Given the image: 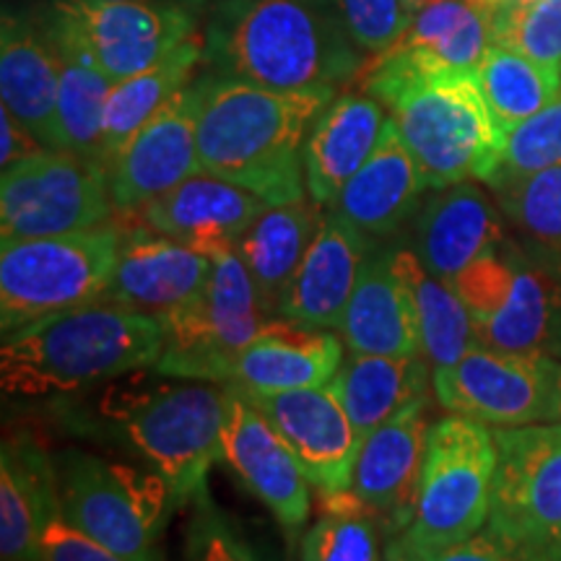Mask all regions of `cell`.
<instances>
[{"instance_id":"1","label":"cell","mask_w":561,"mask_h":561,"mask_svg":"<svg viewBox=\"0 0 561 561\" xmlns=\"http://www.w3.org/2000/svg\"><path fill=\"white\" fill-rule=\"evenodd\" d=\"M198 94V161L268 206L307 198L305 144L335 89L278 91L208 73Z\"/></svg>"},{"instance_id":"2","label":"cell","mask_w":561,"mask_h":561,"mask_svg":"<svg viewBox=\"0 0 561 561\" xmlns=\"http://www.w3.org/2000/svg\"><path fill=\"white\" fill-rule=\"evenodd\" d=\"M203 60L278 91L335 89L364 70L335 0H214Z\"/></svg>"},{"instance_id":"3","label":"cell","mask_w":561,"mask_h":561,"mask_svg":"<svg viewBox=\"0 0 561 561\" xmlns=\"http://www.w3.org/2000/svg\"><path fill=\"white\" fill-rule=\"evenodd\" d=\"M364 89L390 110L430 191L486 182L500 167L504 133L476 73L437 68L416 53L392 47L369 68Z\"/></svg>"},{"instance_id":"4","label":"cell","mask_w":561,"mask_h":561,"mask_svg":"<svg viewBox=\"0 0 561 561\" xmlns=\"http://www.w3.org/2000/svg\"><path fill=\"white\" fill-rule=\"evenodd\" d=\"M164 322L107 299L45 314L3 333L0 385L5 396L45 398L153 369Z\"/></svg>"},{"instance_id":"5","label":"cell","mask_w":561,"mask_h":561,"mask_svg":"<svg viewBox=\"0 0 561 561\" xmlns=\"http://www.w3.org/2000/svg\"><path fill=\"white\" fill-rule=\"evenodd\" d=\"M117 401V421L130 445L164 479L172 502L201 494L210 466L224 458L227 385L157 375V382L128 388Z\"/></svg>"},{"instance_id":"6","label":"cell","mask_w":561,"mask_h":561,"mask_svg":"<svg viewBox=\"0 0 561 561\" xmlns=\"http://www.w3.org/2000/svg\"><path fill=\"white\" fill-rule=\"evenodd\" d=\"M123 229L102 224L73 234L0 242V331L102 299Z\"/></svg>"},{"instance_id":"7","label":"cell","mask_w":561,"mask_h":561,"mask_svg":"<svg viewBox=\"0 0 561 561\" xmlns=\"http://www.w3.org/2000/svg\"><path fill=\"white\" fill-rule=\"evenodd\" d=\"M479 346L561 362V273L515 240L483 255L455 280Z\"/></svg>"},{"instance_id":"8","label":"cell","mask_w":561,"mask_h":561,"mask_svg":"<svg viewBox=\"0 0 561 561\" xmlns=\"http://www.w3.org/2000/svg\"><path fill=\"white\" fill-rule=\"evenodd\" d=\"M496 460L494 432L479 421L450 413L430 424L416 507L405 536L419 549H439L486 528Z\"/></svg>"},{"instance_id":"9","label":"cell","mask_w":561,"mask_h":561,"mask_svg":"<svg viewBox=\"0 0 561 561\" xmlns=\"http://www.w3.org/2000/svg\"><path fill=\"white\" fill-rule=\"evenodd\" d=\"M62 517L125 561H161L159 538L174 507L161 476H144L83 450L55 458Z\"/></svg>"},{"instance_id":"10","label":"cell","mask_w":561,"mask_h":561,"mask_svg":"<svg viewBox=\"0 0 561 561\" xmlns=\"http://www.w3.org/2000/svg\"><path fill=\"white\" fill-rule=\"evenodd\" d=\"M210 261L206 289L164 320V351L151 369L157 375L224 385L231 359L276 318L234 248L210 252Z\"/></svg>"},{"instance_id":"11","label":"cell","mask_w":561,"mask_h":561,"mask_svg":"<svg viewBox=\"0 0 561 561\" xmlns=\"http://www.w3.org/2000/svg\"><path fill=\"white\" fill-rule=\"evenodd\" d=\"M486 528L523 561H561V421L494 430Z\"/></svg>"},{"instance_id":"12","label":"cell","mask_w":561,"mask_h":561,"mask_svg":"<svg viewBox=\"0 0 561 561\" xmlns=\"http://www.w3.org/2000/svg\"><path fill=\"white\" fill-rule=\"evenodd\" d=\"M115 214L107 167L73 151H42L0 174V242L96 229Z\"/></svg>"},{"instance_id":"13","label":"cell","mask_w":561,"mask_h":561,"mask_svg":"<svg viewBox=\"0 0 561 561\" xmlns=\"http://www.w3.org/2000/svg\"><path fill=\"white\" fill-rule=\"evenodd\" d=\"M432 390L447 413L489 430L561 421V362L476 346L432 371Z\"/></svg>"},{"instance_id":"14","label":"cell","mask_w":561,"mask_h":561,"mask_svg":"<svg viewBox=\"0 0 561 561\" xmlns=\"http://www.w3.org/2000/svg\"><path fill=\"white\" fill-rule=\"evenodd\" d=\"M47 30L73 39L112 83L149 70L193 39L198 21L182 9L117 0H53Z\"/></svg>"},{"instance_id":"15","label":"cell","mask_w":561,"mask_h":561,"mask_svg":"<svg viewBox=\"0 0 561 561\" xmlns=\"http://www.w3.org/2000/svg\"><path fill=\"white\" fill-rule=\"evenodd\" d=\"M242 396L289 445L312 489H318L322 496H335L351 489L362 437L333 382L273 396Z\"/></svg>"},{"instance_id":"16","label":"cell","mask_w":561,"mask_h":561,"mask_svg":"<svg viewBox=\"0 0 561 561\" xmlns=\"http://www.w3.org/2000/svg\"><path fill=\"white\" fill-rule=\"evenodd\" d=\"M198 94L185 87L107 164L115 210H140L201 172Z\"/></svg>"},{"instance_id":"17","label":"cell","mask_w":561,"mask_h":561,"mask_svg":"<svg viewBox=\"0 0 561 561\" xmlns=\"http://www.w3.org/2000/svg\"><path fill=\"white\" fill-rule=\"evenodd\" d=\"M229 388V385H227ZM224 462L261 500L280 528L301 530L310 517L312 483L278 432L240 390L229 388Z\"/></svg>"},{"instance_id":"18","label":"cell","mask_w":561,"mask_h":561,"mask_svg":"<svg viewBox=\"0 0 561 561\" xmlns=\"http://www.w3.org/2000/svg\"><path fill=\"white\" fill-rule=\"evenodd\" d=\"M214 261L206 252L149 227L123 231L115 271L102 299L164 322L206 289Z\"/></svg>"},{"instance_id":"19","label":"cell","mask_w":561,"mask_h":561,"mask_svg":"<svg viewBox=\"0 0 561 561\" xmlns=\"http://www.w3.org/2000/svg\"><path fill=\"white\" fill-rule=\"evenodd\" d=\"M426 434V396H421L362 442L348 491L388 533H403L411 525Z\"/></svg>"},{"instance_id":"20","label":"cell","mask_w":561,"mask_h":561,"mask_svg":"<svg viewBox=\"0 0 561 561\" xmlns=\"http://www.w3.org/2000/svg\"><path fill=\"white\" fill-rule=\"evenodd\" d=\"M507 240L500 206L476 180L432 191L413 227V252L439 278L455 284L462 273Z\"/></svg>"},{"instance_id":"21","label":"cell","mask_w":561,"mask_h":561,"mask_svg":"<svg viewBox=\"0 0 561 561\" xmlns=\"http://www.w3.org/2000/svg\"><path fill=\"white\" fill-rule=\"evenodd\" d=\"M341 335L273 318L234 356L224 385L242 392L273 396L328 385L343 364Z\"/></svg>"},{"instance_id":"22","label":"cell","mask_w":561,"mask_h":561,"mask_svg":"<svg viewBox=\"0 0 561 561\" xmlns=\"http://www.w3.org/2000/svg\"><path fill=\"white\" fill-rule=\"evenodd\" d=\"M380 242L369 240L339 214L328 210L314 240L278 307V318L297 325L339 331L369 252Z\"/></svg>"},{"instance_id":"23","label":"cell","mask_w":561,"mask_h":561,"mask_svg":"<svg viewBox=\"0 0 561 561\" xmlns=\"http://www.w3.org/2000/svg\"><path fill=\"white\" fill-rule=\"evenodd\" d=\"M265 208L268 203L255 193L198 172L146 203L140 219L159 234L210 255L221 248H234Z\"/></svg>"},{"instance_id":"24","label":"cell","mask_w":561,"mask_h":561,"mask_svg":"<svg viewBox=\"0 0 561 561\" xmlns=\"http://www.w3.org/2000/svg\"><path fill=\"white\" fill-rule=\"evenodd\" d=\"M0 100L50 151L60 144V58L42 21L3 11L0 26Z\"/></svg>"},{"instance_id":"25","label":"cell","mask_w":561,"mask_h":561,"mask_svg":"<svg viewBox=\"0 0 561 561\" xmlns=\"http://www.w3.org/2000/svg\"><path fill=\"white\" fill-rule=\"evenodd\" d=\"M426 191L430 187L421 178L416 159L403 144L392 117H388L375 153L343 185L339 198L331 203V210L369 240L382 242L396 234L413 214H419Z\"/></svg>"},{"instance_id":"26","label":"cell","mask_w":561,"mask_h":561,"mask_svg":"<svg viewBox=\"0 0 561 561\" xmlns=\"http://www.w3.org/2000/svg\"><path fill=\"white\" fill-rule=\"evenodd\" d=\"M388 117L369 94L333 96L305 144V182L312 203L331 206L339 198L343 185L375 153Z\"/></svg>"},{"instance_id":"27","label":"cell","mask_w":561,"mask_h":561,"mask_svg":"<svg viewBox=\"0 0 561 561\" xmlns=\"http://www.w3.org/2000/svg\"><path fill=\"white\" fill-rule=\"evenodd\" d=\"M339 333L354 354L421 356L416 310L392 265V248L369 252Z\"/></svg>"},{"instance_id":"28","label":"cell","mask_w":561,"mask_h":561,"mask_svg":"<svg viewBox=\"0 0 561 561\" xmlns=\"http://www.w3.org/2000/svg\"><path fill=\"white\" fill-rule=\"evenodd\" d=\"M60 510L55 460L32 439L3 442L0 453V559L42 561V533Z\"/></svg>"},{"instance_id":"29","label":"cell","mask_w":561,"mask_h":561,"mask_svg":"<svg viewBox=\"0 0 561 561\" xmlns=\"http://www.w3.org/2000/svg\"><path fill=\"white\" fill-rule=\"evenodd\" d=\"M320 208L307 201L268 206L234 244L257 294L276 318L325 216Z\"/></svg>"},{"instance_id":"30","label":"cell","mask_w":561,"mask_h":561,"mask_svg":"<svg viewBox=\"0 0 561 561\" xmlns=\"http://www.w3.org/2000/svg\"><path fill=\"white\" fill-rule=\"evenodd\" d=\"M426 380H432V367L424 356H377L348 351L331 382L364 442L377 426L424 396Z\"/></svg>"},{"instance_id":"31","label":"cell","mask_w":561,"mask_h":561,"mask_svg":"<svg viewBox=\"0 0 561 561\" xmlns=\"http://www.w3.org/2000/svg\"><path fill=\"white\" fill-rule=\"evenodd\" d=\"M392 265L403 278L416 310L421 356L432 371L450 367L479 346L471 312L450 280L432 273L411 248H392Z\"/></svg>"},{"instance_id":"32","label":"cell","mask_w":561,"mask_h":561,"mask_svg":"<svg viewBox=\"0 0 561 561\" xmlns=\"http://www.w3.org/2000/svg\"><path fill=\"white\" fill-rule=\"evenodd\" d=\"M203 60V45L198 37L182 42L180 47L159 60L157 66L130 79L112 83L104 110V133H102V161L104 167L115 159L136 133L151 121L157 112L180 94L191 81L193 70Z\"/></svg>"},{"instance_id":"33","label":"cell","mask_w":561,"mask_h":561,"mask_svg":"<svg viewBox=\"0 0 561 561\" xmlns=\"http://www.w3.org/2000/svg\"><path fill=\"white\" fill-rule=\"evenodd\" d=\"M491 45V5L481 0H439L413 16L396 47L416 53L437 68L476 73Z\"/></svg>"},{"instance_id":"34","label":"cell","mask_w":561,"mask_h":561,"mask_svg":"<svg viewBox=\"0 0 561 561\" xmlns=\"http://www.w3.org/2000/svg\"><path fill=\"white\" fill-rule=\"evenodd\" d=\"M486 185L515 242L561 273V164L530 174H491Z\"/></svg>"},{"instance_id":"35","label":"cell","mask_w":561,"mask_h":561,"mask_svg":"<svg viewBox=\"0 0 561 561\" xmlns=\"http://www.w3.org/2000/svg\"><path fill=\"white\" fill-rule=\"evenodd\" d=\"M45 24V21H42ZM47 30V26H45ZM50 34L55 50L60 58V144L62 151L81 153V157L102 161V133H104V110L112 91V81L96 68L87 50H81L73 39L62 34Z\"/></svg>"},{"instance_id":"36","label":"cell","mask_w":561,"mask_h":561,"mask_svg":"<svg viewBox=\"0 0 561 561\" xmlns=\"http://www.w3.org/2000/svg\"><path fill=\"white\" fill-rule=\"evenodd\" d=\"M476 83L504 136L561 94V73L502 45H491L483 55Z\"/></svg>"},{"instance_id":"37","label":"cell","mask_w":561,"mask_h":561,"mask_svg":"<svg viewBox=\"0 0 561 561\" xmlns=\"http://www.w3.org/2000/svg\"><path fill=\"white\" fill-rule=\"evenodd\" d=\"M325 500V515L301 538L299 561H385L377 517L351 491Z\"/></svg>"},{"instance_id":"38","label":"cell","mask_w":561,"mask_h":561,"mask_svg":"<svg viewBox=\"0 0 561 561\" xmlns=\"http://www.w3.org/2000/svg\"><path fill=\"white\" fill-rule=\"evenodd\" d=\"M491 39L561 73V0H502L491 9Z\"/></svg>"},{"instance_id":"39","label":"cell","mask_w":561,"mask_h":561,"mask_svg":"<svg viewBox=\"0 0 561 561\" xmlns=\"http://www.w3.org/2000/svg\"><path fill=\"white\" fill-rule=\"evenodd\" d=\"M191 504L180 561H278L257 549L221 510H216L208 489L195 494Z\"/></svg>"},{"instance_id":"40","label":"cell","mask_w":561,"mask_h":561,"mask_svg":"<svg viewBox=\"0 0 561 561\" xmlns=\"http://www.w3.org/2000/svg\"><path fill=\"white\" fill-rule=\"evenodd\" d=\"M561 164V96L504 136L494 174H530Z\"/></svg>"},{"instance_id":"41","label":"cell","mask_w":561,"mask_h":561,"mask_svg":"<svg viewBox=\"0 0 561 561\" xmlns=\"http://www.w3.org/2000/svg\"><path fill=\"white\" fill-rule=\"evenodd\" d=\"M351 39L364 55L380 58L409 32L416 13L409 0H335Z\"/></svg>"},{"instance_id":"42","label":"cell","mask_w":561,"mask_h":561,"mask_svg":"<svg viewBox=\"0 0 561 561\" xmlns=\"http://www.w3.org/2000/svg\"><path fill=\"white\" fill-rule=\"evenodd\" d=\"M42 561H125L73 528L58 510L42 533Z\"/></svg>"},{"instance_id":"43","label":"cell","mask_w":561,"mask_h":561,"mask_svg":"<svg viewBox=\"0 0 561 561\" xmlns=\"http://www.w3.org/2000/svg\"><path fill=\"white\" fill-rule=\"evenodd\" d=\"M430 561H523L507 543H502L489 528L466 538V541L453 546H439V549H421Z\"/></svg>"},{"instance_id":"44","label":"cell","mask_w":561,"mask_h":561,"mask_svg":"<svg viewBox=\"0 0 561 561\" xmlns=\"http://www.w3.org/2000/svg\"><path fill=\"white\" fill-rule=\"evenodd\" d=\"M0 130H3V146H0V167H3V170L16 164V161L34 157V153L47 151L45 146L39 144V138L34 136L32 130H26L5 107L0 112Z\"/></svg>"},{"instance_id":"45","label":"cell","mask_w":561,"mask_h":561,"mask_svg":"<svg viewBox=\"0 0 561 561\" xmlns=\"http://www.w3.org/2000/svg\"><path fill=\"white\" fill-rule=\"evenodd\" d=\"M385 561H430V557H426L405 533H398V536L390 538V543L385 546Z\"/></svg>"},{"instance_id":"46","label":"cell","mask_w":561,"mask_h":561,"mask_svg":"<svg viewBox=\"0 0 561 561\" xmlns=\"http://www.w3.org/2000/svg\"><path fill=\"white\" fill-rule=\"evenodd\" d=\"M117 3H151V5H167V9H182L193 13L195 19L203 16V11L208 9L210 0H117Z\"/></svg>"},{"instance_id":"47","label":"cell","mask_w":561,"mask_h":561,"mask_svg":"<svg viewBox=\"0 0 561 561\" xmlns=\"http://www.w3.org/2000/svg\"><path fill=\"white\" fill-rule=\"evenodd\" d=\"M432 3H439V0H409L413 13H419L421 9H426V5H432Z\"/></svg>"},{"instance_id":"48","label":"cell","mask_w":561,"mask_h":561,"mask_svg":"<svg viewBox=\"0 0 561 561\" xmlns=\"http://www.w3.org/2000/svg\"><path fill=\"white\" fill-rule=\"evenodd\" d=\"M481 3H486V5H491V9H494V5L502 3V0H481Z\"/></svg>"}]
</instances>
